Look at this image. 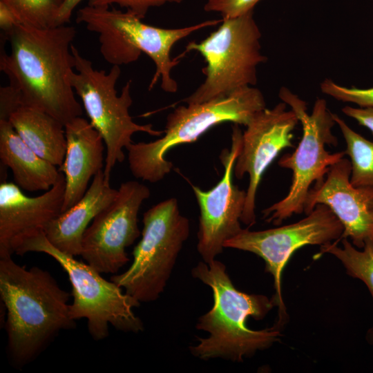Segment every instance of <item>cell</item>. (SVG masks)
I'll return each instance as SVG.
<instances>
[{"label":"cell","instance_id":"obj_11","mask_svg":"<svg viewBox=\"0 0 373 373\" xmlns=\"http://www.w3.org/2000/svg\"><path fill=\"white\" fill-rule=\"evenodd\" d=\"M300 220L263 231L242 229L224 244L233 248L253 253L265 262V271L274 278L275 294L272 298L278 307V320L275 326L281 327L287 316L282 296V274L293 254L306 245H323L341 240L343 227L332 211L318 204Z\"/></svg>","mask_w":373,"mask_h":373},{"label":"cell","instance_id":"obj_14","mask_svg":"<svg viewBox=\"0 0 373 373\" xmlns=\"http://www.w3.org/2000/svg\"><path fill=\"white\" fill-rule=\"evenodd\" d=\"M281 102L271 108L257 112L242 133V145L233 173L241 179L247 173L249 182L241 222L251 227L256 222V197L267 167L285 149L294 147L293 131L299 123L292 110Z\"/></svg>","mask_w":373,"mask_h":373},{"label":"cell","instance_id":"obj_5","mask_svg":"<svg viewBox=\"0 0 373 373\" xmlns=\"http://www.w3.org/2000/svg\"><path fill=\"white\" fill-rule=\"evenodd\" d=\"M265 108L262 92L254 86L243 87L204 102L179 106L168 115L161 137L150 142H133L126 148L130 171L136 178L157 182L173 167L165 157L170 149L197 140L211 128L223 122L246 126Z\"/></svg>","mask_w":373,"mask_h":373},{"label":"cell","instance_id":"obj_25","mask_svg":"<svg viewBox=\"0 0 373 373\" xmlns=\"http://www.w3.org/2000/svg\"><path fill=\"white\" fill-rule=\"evenodd\" d=\"M87 5L96 7L117 5L143 19L151 8L168 3H180L183 0H86Z\"/></svg>","mask_w":373,"mask_h":373},{"label":"cell","instance_id":"obj_15","mask_svg":"<svg viewBox=\"0 0 373 373\" xmlns=\"http://www.w3.org/2000/svg\"><path fill=\"white\" fill-rule=\"evenodd\" d=\"M350 160L332 165L324 180L310 189L304 212L318 204L327 205L343 227L341 238H349L358 249L373 243V187L355 186L350 182Z\"/></svg>","mask_w":373,"mask_h":373},{"label":"cell","instance_id":"obj_7","mask_svg":"<svg viewBox=\"0 0 373 373\" xmlns=\"http://www.w3.org/2000/svg\"><path fill=\"white\" fill-rule=\"evenodd\" d=\"M278 96L297 116L303 134L294 151L283 155L278 162L292 172L287 195L262 211L263 218L276 225L304 212L311 186L323 182L329 168L345 155V151L332 153L325 149L338 144L332 133L336 122L325 99L318 98L308 113L306 102L287 87H281Z\"/></svg>","mask_w":373,"mask_h":373},{"label":"cell","instance_id":"obj_1","mask_svg":"<svg viewBox=\"0 0 373 373\" xmlns=\"http://www.w3.org/2000/svg\"><path fill=\"white\" fill-rule=\"evenodd\" d=\"M76 34L75 28L67 24L47 28L19 24L3 36L10 41V52L3 50L0 56V70L20 92L23 105L64 126L83 113L70 82Z\"/></svg>","mask_w":373,"mask_h":373},{"label":"cell","instance_id":"obj_27","mask_svg":"<svg viewBox=\"0 0 373 373\" xmlns=\"http://www.w3.org/2000/svg\"><path fill=\"white\" fill-rule=\"evenodd\" d=\"M23 105L20 92L9 84L0 88V119L8 120Z\"/></svg>","mask_w":373,"mask_h":373},{"label":"cell","instance_id":"obj_28","mask_svg":"<svg viewBox=\"0 0 373 373\" xmlns=\"http://www.w3.org/2000/svg\"><path fill=\"white\" fill-rule=\"evenodd\" d=\"M341 111L345 115L355 119L373 133V107L355 108L345 106Z\"/></svg>","mask_w":373,"mask_h":373},{"label":"cell","instance_id":"obj_10","mask_svg":"<svg viewBox=\"0 0 373 373\" xmlns=\"http://www.w3.org/2000/svg\"><path fill=\"white\" fill-rule=\"evenodd\" d=\"M142 238L127 270L111 280L140 303L152 302L164 291L178 254L189 235V220L176 198L159 202L144 213Z\"/></svg>","mask_w":373,"mask_h":373},{"label":"cell","instance_id":"obj_6","mask_svg":"<svg viewBox=\"0 0 373 373\" xmlns=\"http://www.w3.org/2000/svg\"><path fill=\"white\" fill-rule=\"evenodd\" d=\"M41 252L53 258L67 273L72 285L73 302L69 305L71 318L87 320L88 330L95 341L108 336L109 325L124 332L138 333L144 330L142 320L133 312L140 303L123 293L122 287L108 281L87 263L79 261L54 247L44 230L36 231L21 238L14 254Z\"/></svg>","mask_w":373,"mask_h":373},{"label":"cell","instance_id":"obj_2","mask_svg":"<svg viewBox=\"0 0 373 373\" xmlns=\"http://www.w3.org/2000/svg\"><path fill=\"white\" fill-rule=\"evenodd\" d=\"M72 295L46 270L26 269L12 257L0 258V296L11 363L22 368L36 359L59 332L75 327L69 314Z\"/></svg>","mask_w":373,"mask_h":373},{"label":"cell","instance_id":"obj_4","mask_svg":"<svg viewBox=\"0 0 373 373\" xmlns=\"http://www.w3.org/2000/svg\"><path fill=\"white\" fill-rule=\"evenodd\" d=\"M142 20L128 10L89 5L79 8L76 17L77 23L98 34L100 53L113 66L131 64L142 52L146 54L155 65L149 90L161 78L162 89L170 93H176L178 88L171 77L172 68L180 62V57H171L173 45L194 32L222 21L213 19L179 28H162Z\"/></svg>","mask_w":373,"mask_h":373},{"label":"cell","instance_id":"obj_29","mask_svg":"<svg viewBox=\"0 0 373 373\" xmlns=\"http://www.w3.org/2000/svg\"><path fill=\"white\" fill-rule=\"evenodd\" d=\"M20 23L11 10L0 1V28L3 36L7 35Z\"/></svg>","mask_w":373,"mask_h":373},{"label":"cell","instance_id":"obj_20","mask_svg":"<svg viewBox=\"0 0 373 373\" xmlns=\"http://www.w3.org/2000/svg\"><path fill=\"white\" fill-rule=\"evenodd\" d=\"M23 141L39 156L55 166L64 160L67 142L64 125L51 115L22 106L9 117Z\"/></svg>","mask_w":373,"mask_h":373},{"label":"cell","instance_id":"obj_23","mask_svg":"<svg viewBox=\"0 0 373 373\" xmlns=\"http://www.w3.org/2000/svg\"><path fill=\"white\" fill-rule=\"evenodd\" d=\"M14 13L20 24L39 28L56 26L63 0H0Z\"/></svg>","mask_w":373,"mask_h":373},{"label":"cell","instance_id":"obj_9","mask_svg":"<svg viewBox=\"0 0 373 373\" xmlns=\"http://www.w3.org/2000/svg\"><path fill=\"white\" fill-rule=\"evenodd\" d=\"M71 50L75 71L70 74V82L82 100L90 123L104 140L106 149L104 174L105 180L109 182L115 164L124 160L123 149L133 143L134 133L144 132L160 137L164 131L153 128L151 124L133 122L129 113L133 103L131 80L123 86L120 95H117L115 88L121 75L119 66H113L108 73L97 70L73 45Z\"/></svg>","mask_w":373,"mask_h":373},{"label":"cell","instance_id":"obj_26","mask_svg":"<svg viewBox=\"0 0 373 373\" xmlns=\"http://www.w3.org/2000/svg\"><path fill=\"white\" fill-rule=\"evenodd\" d=\"M206 12L220 13L222 17H236L254 10L260 0H207Z\"/></svg>","mask_w":373,"mask_h":373},{"label":"cell","instance_id":"obj_17","mask_svg":"<svg viewBox=\"0 0 373 373\" xmlns=\"http://www.w3.org/2000/svg\"><path fill=\"white\" fill-rule=\"evenodd\" d=\"M64 127L67 146L59 169L66 178L62 213L83 198L90 178L104 168V142L90 122L77 117Z\"/></svg>","mask_w":373,"mask_h":373},{"label":"cell","instance_id":"obj_18","mask_svg":"<svg viewBox=\"0 0 373 373\" xmlns=\"http://www.w3.org/2000/svg\"><path fill=\"white\" fill-rule=\"evenodd\" d=\"M117 194V190L105 180L104 170L99 171L83 198L44 228L46 238L59 251L74 257L80 256L83 235L89 223Z\"/></svg>","mask_w":373,"mask_h":373},{"label":"cell","instance_id":"obj_12","mask_svg":"<svg viewBox=\"0 0 373 373\" xmlns=\"http://www.w3.org/2000/svg\"><path fill=\"white\" fill-rule=\"evenodd\" d=\"M150 190L137 181L123 182L115 198L86 229L81 255L99 273L116 274L128 261L126 248L140 236L137 215Z\"/></svg>","mask_w":373,"mask_h":373},{"label":"cell","instance_id":"obj_32","mask_svg":"<svg viewBox=\"0 0 373 373\" xmlns=\"http://www.w3.org/2000/svg\"><path fill=\"white\" fill-rule=\"evenodd\" d=\"M64 1V0H63Z\"/></svg>","mask_w":373,"mask_h":373},{"label":"cell","instance_id":"obj_24","mask_svg":"<svg viewBox=\"0 0 373 373\" xmlns=\"http://www.w3.org/2000/svg\"><path fill=\"white\" fill-rule=\"evenodd\" d=\"M320 88L323 93L338 101L353 103L360 107H373V87H346L331 79H325L321 83Z\"/></svg>","mask_w":373,"mask_h":373},{"label":"cell","instance_id":"obj_13","mask_svg":"<svg viewBox=\"0 0 373 373\" xmlns=\"http://www.w3.org/2000/svg\"><path fill=\"white\" fill-rule=\"evenodd\" d=\"M242 132L239 125L232 126L231 150L224 149L220 156L224 172L218 183L209 191L192 185L200 211L197 249L207 264L222 252L224 242L238 234L242 228L241 217L247 191L233 184V166L240 152Z\"/></svg>","mask_w":373,"mask_h":373},{"label":"cell","instance_id":"obj_22","mask_svg":"<svg viewBox=\"0 0 373 373\" xmlns=\"http://www.w3.org/2000/svg\"><path fill=\"white\" fill-rule=\"evenodd\" d=\"M341 240L342 247L331 242L321 246V254H330L338 259L349 276L366 285L373 300V243L367 242L358 249L347 238Z\"/></svg>","mask_w":373,"mask_h":373},{"label":"cell","instance_id":"obj_16","mask_svg":"<svg viewBox=\"0 0 373 373\" xmlns=\"http://www.w3.org/2000/svg\"><path fill=\"white\" fill-rule=\"evenodd\" d=\"M66 178L60 171L56 183L36 197L24 195L6 181L0 184V258L12 257L16 244L44 228L62 213Z\"/></svg>","mask_w":373,"mask_h":373},{"label":"cell","instance_id":"obj_3","mask_svg":"<svg viewBox=\"0 0 373 373\" xmlns=\"http://www.w3.org/2000/svg\"><path fill=\"white\" fill-rule=\"evenodd\" d=\"M191 274L209 286L213 296V307L196 324V328L208 332L209 336L197 338L198 344L189 347L192 354L202 360L220 358L240 362L278 341L280 328L273 325L254 330L247 325L249 317L256 321L265 318L276 306L272 298L239 291L226 266L217 260L209 264L200 262Z\"/></svg>","mask_w":373,"mask_h":373},{"label":"cell","instance_id":"obj_19","mask_svg":"<svg viewBox=\"0 0 373 373\" xmlns=\"http://www.w3.org/2000/svg\"><path fill=\"white\" fill-rule=\"evenodd\" d=\"M1 164L12 171L15 184L28 191H48L60 171L41 158L20 137L10 122L0 119Z\"/></svg>","mask_w":373,"mask_h":373},{"label":"cell","instance_id":"obj_30","mask_svg":"<svg viewBox=\"0 0 373 373\" xmlns=\"http://www.w3.org/2000/svg\"><path fill=\"white\" fill-rule=\"evenodd\" d=\"M82 1L83 0H64L57 17V26L69 23L74 10Z\"/></svg>","mask_w":373,"mask_h":373},{"label":"cell","instance_id":"obj_8","mask_svg":"<svg viewBox=\"0 0 373 373\" xmlns=\"http://www.w3.org/2000/svg\"><path fill=\"white\" fill-rule=\"evenodd\" d=\"M261 32L254 10L236 17H222L218 28L200 42H189L185 53L199 52L207 65L204 82L182 101L204 102L257 83V67L267 57L261 52Z\"/></svg>","mask_w":373,"mask_h":373},{"label":"cell","instance_id":"obj_21","mask_svg":"<svg viewBox=\"0 0 373 373\" xmlns=\"http://www.w3.org/2000/svg\"><path fill=\"white\" fill-rule=\"evenodd\" d=\"M333 117L345 142V152L351 164V184L373 187V142L354 131L337 114L333 113Z\"/></svg>","mask_w":373,"mask_h":373},{"label":"cell","instance_id":"obj_31","mask_svg":"<svg viewBox=\"0 0 373 373\" xmlns=\"http://www.w3.org/2000/svg\"><path fill=\"white\" fill-rule=\"evenodd\" d=\"M367 339L370 343H373V327L367 333Z\"/></svg>","mask_w":373,"mask_h":373}]
</instances>
